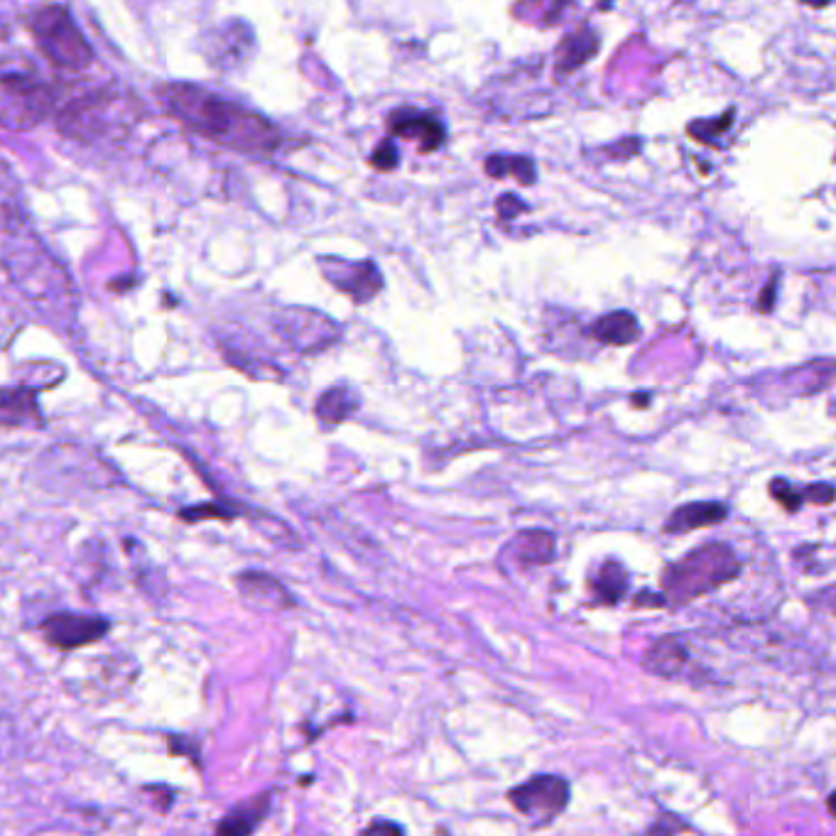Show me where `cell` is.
<instances>
[{
	"label": "cell",
	"instance_id": "6da1fadb",
	"mask_svg": "<svg viewBox=\"0 0 836 836\" xmlns=\"http://www.w3.org/2000/svg\"><path fill=\"white\" fill-rule=\"evenodd\" d=\"M167 113L192 133L238 152L265 155L280 145V133L260 113L211 94L202 86L165 84L157 89Z\"/></svg>",
	"mask_w": 836,
	"mask_h": 836
},
{
	"label": "cell",
	"instance_id": "7a4b0ae2",
	"mask_svg": "<svg viewBox=\"0 0 836 836\" xmlns=\"http://www.w3.org/2000/svg\"><path fill=\"white\" fill-rule=\"evenodd\" d=\"M738 572H741V562L729 545H704L689 552L680 562H672L662 572V589L667 599L684 604L731 582L738 577Z\"/></svg>",
	"mask_w": 836,
	"mask_h": 836
},
{
	"label": "cell",
	"instance_id": "3957f363",
	"mask_svg": "<svg viewBox=\"0 0 836 836\" xmlns=\"http://www.w3.org/2000/svg\"><path fill=\"white\" fill-rule=\"evenodd\" d=\"M135 121H138V108L133 101L121 94L101 91V94L69 101L59 111L57 126L69 138L81 140V143H94V140L108 138V135L128 133Z\"/></svg>",
	"mask_w": 836,
	"mask_h": 836
},
{
	"label": "cell",
	"instance_id": "277c9868",
	"mask_svg": "<svg viewBox=\"0 0 836 836\" xmlns=\"http://www.w3.org/2000/svg\"><path fill=\"white\" fill-rule=\"evenodd\" d=\"M27 30L35 40L37 50L47 62L59 69L79 72L94 62L89 42L64 5H45L27 18Z\"/></svg>",
	"mask_w": 836,
	"mask_h": 836
},
{
	"label": "cell",
	"instance_id": "5b68a950",
	"mask_svg": "<svg viewBox=\"0 0 836 836\" xmlns=\"http://www.w3.org/2000/svg\"><path fill=\"white\" fill-rule=\"evenodd\" d=\"M54 106V91L30 76H3V118L13 128L40 123Z\"/></svg>",
	"mask_w": 836,
	"mask_h": 836
},
{
	"label": "cell",
	"instance_id": "8992f818",
	"mask_svg": "<svg viewBox=\"0 0 836 836\" xmlns=\"http://www.w3.org/2000/svg\"><path fill=\"white\" fill-rule=\"evenodd\" d=\"M508 800L523 817L547 824L569 805V783L559 775H535L528 783L513 787Z\"/></svg>",
	"mask_w": 836,
	"mask_h": 836
},
{
	"label": "cell",
	"instance_id": "52a82bcc",
	"mask_svg": "<svg viewBox=\"0 0 836 836\" xmlns=\"http://www.w3.org/2000/svg\"><path fill=\"white\" fill-rule=\"evenodd\" d=\"M40 631L45 635V643L52 645L59 653L79 650L84 645L99 643V640L111 631V623L101 616H84V613H52L40 623Z\"/></svg>",
	"mask_w": 836,
	"mask_h": 836
},
{
	"label": "cell",
	"instance_id": "ba28073f",
	"mask_svg": "<svg viewBox=\"0 0 836 836\" xmlns=\"http://www.w3.org/2000/svg\"><path fill=\"white\" fill-rule=\"evenodd\" d=\"M322 265V273L336 290L346 292L354 302H366L371 300L373 295L383 287V278H380V270L371 260H361V263H344V260L336 258H322L319 260Z\"/></svg>",
	"mask_w": 836,
	"mask_h": 836
},
{
	"label": "cell",
	"instance_id": "9c48e42d",
	"mask_svg": "<svg viewBox=\"0 0 836 836\" xmlns=\"http://www.w3.org/2000/svg\"><path fill=\"white\" fill-rule=\"evenodd\" d=\"M388 130L395 138L415 140L420 152H434L447 140V128L434 113L417 108H398L388 116Z\"/></svg>",
	"mask_w": 836,
	"mask_h": 836
},
{
	"label": "cell",
	"instance_id": "30bf717a",
	"mask_svg": "<svg viewBox=\"0 0 836 836\" xmlns=\"http://www.w3.org/2000/svg\"><path fill=\"white\" fill-rule=\"evenodd\" d=\"M236 586L243 599L260 611H285L295 606L290 591L278 579L265 572H243L236 577Z\"/></svg>",
	"mask_w": 836,
	"mask_h": 836
},
{
	"label": "cell",
	"instance_id": "8fae6325",
	"mask_svg": "<svg viewBox=\"0 0 836 836\" xmlns=\"http://www.w3.org/2000/svg\"><path fill=\"white\" fill-rule=\"evenodd\" d=\"M270 800H273L270 792H260V795L228 810L226 817L219 822V827H216L214 836H253L270 810Z\"/></svg>",
	"mask_w": 836,
	"mask_h": 836
},
{
	"label": "cell",
	"instance_id": "7c38bea8",
	"mask_svg": "<svg viewBox=\"0 0 836 836\" xmlns=\"http://www.w3.org/2000/svg\"><path fill=\"white\" fill-rule=\"evenodd\" d=\"M599 52V35L591 27L569 32L557 47V74H572Z\"/></svg>",
	"mask_w": 836,
	"mask_h": 836
},
{
	"label": "cell",
	"instance_id": "4fadbf2b",
	"mask_svg": "<svg viewBox=\"0 0 836 836\" xmlns=\"http://www.w3.org/2000/svg\"><path fill=\"white\" fill-rule=\"evenodd\" d=\"M729 515V508L724 503L716 501H699L687 503V506L677 508L675 513L667 518L665 532H689L697 528H709V525L721 523Z\"/></svg>",
	"mask_w": 836,
	"mask_h": 836
},
{
	"label": "cell",
	"instance_id": "5bb4252c",
	"mask_svg": "<svg viewBox=\"0 0 836 836\" xmlns=\"http://www.w3.org/2000/svg\"><path fill=\"white\" fill-rule=\"evenodd\" d=\"M687 665V650L677 638L667 635V638H660L658 643H653L648 648L643 658V667L650 672V675H658L670 680V677H677Z\"/></svg>",
	"mask_w": 836,
	"mask_h": 836
},
{
	"label": "cell",
	"instance_id": "9a60e30c",
	"mask_svg": "<svg viewBox=\"0 0 836 836\" xmlns=\"http://www.w3.org/2000/svg\"><path fill=\"white\" fill-rule=\"evenodd\" d=\"M591 339H599L601 344L611 346H628L640 336V324L631 312L621 309V312H608L599 322L589 327Z\"/></svg>",
	"mask_w": 836,
	"mask_h": 836
},
{
	"label": "cell",
	"instance_id": "2e32d148",
	"mask_svg": "<svg viewBox=\"0 0 836 836\" xmlns=\"http://www.w3.org/2000/svg\"><path fill=\"white\" fill-rule=\"evenodd\" d=\"M513 550L523 567L547 564L555 557V537L545 530H525L513 540Z\"/></svg>",
	"mask_w": 836,
	"mask_h": 836
},
{
	"label": "cell",
	"instance_id": "e0dca14e",
	"mask_svg": "<svg viewBox=\"0 0 836 836\" xmlns=\"http://www.w3.org/2000/svg\"><path fill=\"white\" fill-rule=\"evenodd\" d=\"M628 591V574L623 564L608 559L594 579V594L599 604H618Z\"/></svg>",
	"mask_w": 836,
	"mask_h": 836
},
{
	"label": "cell",
	"instance_id": "ac0fdd59",
	"mask_svg": "<svg viewBox=\"0 0 836 836\" xmlns=\"http://www.w3.org/2000/svg\"><path fill=\"white\" fill-rule=\"evenodd\" d=\"M483 170L493 179H506L508 175H513L520 184H525V187L535 184V162H532L530 157L491 155L483 162Z\"/></svg>",
	"mask_w": 836,
	"mask_h": 836
},
{
	"label": "cell",
	"instance_id": "d6986e66",
	"mask_svg": "<svg viewBox=\"0 0 836 836\" xmlns=\"http://www.w3.org/2000/svg\"><path fill=\"white\" fill-rule=\"evenodd\" d=\"M354 407L356 403L344 388H331L319 398L317 415L322 417L324 422H329V425H339V422H344L346 417L354 412Z\"/></svg>",
	"mask_w": 836,
	"mask_h": 836
},
{
	"label": "cell",
	"instance_id": "ffe728a7",
	"mask_svg": "<svg viewBox=\"0 0 836 836\" xmlns=\"http://www.w3.org/2000/svg\"><path fill=\"white\" fill-rule=\"evenodd\" d=\"M734 126V108H729V111L724 113V116H719L716 121H697V123H689L687 126V133L692 135L694 140H699V143H707V145H716V140L721 138V135L729 133V128Z\"/></svg>",
	"mask_w": 836,
	"mask_h": 836
},
{
	"label": "cell",
	"instance_id": "44dd1931",
	"mask_svg": "<svg viewBox=\"0 0 836 836\" xmlns=\"http://www.w3.org/2000/svg\"><path fill=\"white\" fill-rule=\"evenodd\" d=\"M770 496H773L785 510H790V513L800 510L802 501H805V491H797V488H792L790 483L783 479H775L770 483Z\"/></svg>",
	"mask_w": 836,
	"mask_h": 836
},
{
	"label": "cell",
	"instance_id": "7402d4cb",
	"mask_svg": "<svg viewBox=\"0 0 836 836\" xmlns=\"http://www.w3.org/2000/svg\"><path fill=\"white\" fill-rule=\"evenodd\" d=\"M179 518L187 520V523H199V520H206V518L231 520V518H233V510H226V508L216 506V503H206V506L182 510V513H179Z\"/></svg>",
	"mask_w": 836,
	"mask_h": 836
},
{
	"label": "cell",
	"instance_id": "603a6c76",
	"mask_svg": "<svg viewBox=\"0 0 836 836\" xmlns=\"http://www.w3.org/2000/svg\"><path fill=\"white\" fill-rule=\"evenodd\" d=\"M371 167H376L378 172H390L398 167V150H395V145L390 143V140H385V143H380L376 150H373L371 155Z\"/></svg>",
	"mask_w": 836,
	"mask_h": 836
},
{
	"label": "cell",
	"instance_id": "cb8c5ba5",
	"mask_svg": "<svg viewBox=\"0 0 836 836\" xmlns=\"http://www.w3.org/2000/svg\"><path fill=\"white\" fill-rule=\"evenodd\" d=\"M680 832H687V824L682 819L672 817V814H660L658 822L645 832V836H680Z\"/></svg>",
	"mask_w": 836,
	"mask_h": 836
},
{
	"label": "cell",
	"instance_id": "d4e9b609",
	"mask_svg": "<svg viewBox=\"0 0 836 836\" xmlns=\"http://www.w3.org/2000/svg\"><path fill=\"white\" fill-rule=\"evenodd\" d=\"M836 498V491L829 483H814V486L805 488V501L817 503V506H829Z\"/></svg>",
	"mask_w": 836,
	"mask_h": 836
},
{
	"label": "cell",
	"instance_id": "484cf974",
	"mask_svg": "<svg viewBox=\"0 0 836 836\" xmlns=\"http://www.w3.org/2000/svg\"><path fill=\"white\" fill-rule=\"evenodd\" d=\"M361 836H405V832L398 822H390V819H376V822L368 824V827L363 829Z\"/></svg>",
	"mask_w": 836,
	"mask_h": 836
},
{
	"label": "cell",
	"instance_id": "4316f807",
	"mask_svg": "<svg viewBox=\"0 0 836 836\" xmlns=\"http://www.w3.org/2000/svg\"><path fill=\"white\" fill-rule=\"evenodd\" d=\"M496 209H498V216H501V219H515V216H518L520 211L528 209V206L520 202L515 194H503V197L498 199Z\"/></svg>",
	"mask_w": 836,
	"mask_h": 836
},
{
	"label": "cell",
	"instance_id": "83f0119b",
	"mask_svg": "<svg viewBox=\"0 0 836 836\" xmlns=\"http://www.w3.org/2000/svg\"><path fill=\"white\" fill-rule=\"evenodd\" d=\"M184 751L192 753L194 760H199V748L189 741L187 736H170V753L172 756H184Z\"/></svg>",
	"mask_w": 836,
	"mask_h": 836
},
{
	"label": "cell",
	"instance_id": "f1b7e54d",
	"mask_svg": "<svg viewBox=\"0 0 836 836\" xmlns=\"http://www.w3.org/2000/svg\"><path fill=\"white\" fill-rule=\"evenodd\" d=\"M814 604H817L819 608H824V611L836 613V586H829V589H824L822 594L814 596Z\"/></svg>",
	"mask_w": 836,
	"mask_h": 836
},
{
	"label": "cell",
	"instance_id": "f546056e",
	"mask_svg": "<svg viewBox=\"0 0 836 836\" xmlns=\"http://www.w3.org/2000/svg\"><path fill=\"white\" fill-rule=\"evenodd\" d=\"M775 287H778V275H775L773 280L768 282V285H765V290H763V297H760V302H758V307L763 309V312H770V307H773V292H775Z\"/></svg>",
	"mask_w": 836,
	"mask_h": 836
},
{
	"label": "cell",
	"instance_id": "4dcf8cb0",
	"mask_svg": "<svg viewBox=\"0 0 836 836\" xmlns=\"http://www.w3.org/2000/svg\"><path fill=\"white\" fill-rule=\"evenodd\" d=\"M665 604H667L665 596H655V594H650V591H643L640 599L635 601V606H665Z\"/></svg>",
	"mask_w": 836,
	"mask_h": 836
},
{
	"label": "cell",
	"instance_id": "1f68e13d",
	"mask_svg": "<svg viewBox=\"0 0 836 836\" xmlns=\"http://www.w3.org/2000/svg\"><path fill=\"white\" fill-rule=\"evenodd\" d=\"M827 810H829V814H834V817H836V790L832 792V795H829V800H827Z\"/></svg>",
	"mask_w": 836,
	"mask_h": 836
},
{
	"label": "cell",
	"instance_id": "d6a6232c",
	"mask_svg": "<svg viewBox=\"0 0 836 836\" xmlns=\"http://www.w3.org/2000/svg\"><path fill=\"white\" fill-rule=\"evenodd\" d=\"M633 405L645 407V405H648V395H635V398H633Z\"/></svg>",
	"mask_w": 836,
	"mask_h": 836
}]
</instances>
